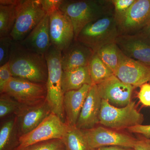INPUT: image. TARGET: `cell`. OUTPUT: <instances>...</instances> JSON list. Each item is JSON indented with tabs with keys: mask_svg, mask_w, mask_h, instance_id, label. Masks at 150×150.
I'll use <instances>...</instances> for the list:
<instances>
[{
	"mask_svg": "<svg viewBox=\"0 0 150 150\" xmlns=\"http://www.w3.org/2000/svg\"><path fill=\"white\" fill-rule=\"evenodd\" d=\"M8 63L14 77L46 84L48 71L44 55L30 51L19 41L13 40Z\"/></svg>",
	"mask_w": 150,
	"mask_h": 150,
	"instance_id": "6da1fadb",
	"label": "cell"
},
{
	"mask_svg": "<svg viewBox=\"0 0 150 150\" xmlns=\"http://www.w3.org/2000/svg\"><path fill=\"white\" fill-rule=\"evenodd\" d=\"M59 9L71 21L74 40L87 25L113 12L111 1L103 0H64Z\"/></svg>",
	"mask_w": 150,
	"mask_h": 150,
	"instance_id": "7a4b0ae2",
	"label": "cell"
},
{
	"mask_svg": "<svg viewBox=\"0 0 150 150\" xmlns=\"http://www.w3.org/2000/svg\"><path fill=\"white\" fill-rule=\"evenodd\" d=\"M48 67V79L46 86V99L51 110L66 122L63 100L64 93L62 87L63 70L62 51L51 46L45 55Z\"/></svg>",
	"mask_w": 150,
	"mask_h": 150,
	"instance_id": "3957f363",
	"label": "cell"
},
{
	"mask_svg": "<svg viewBox=\"0 0 150 150\" xmlns=\"http://www.w3.org/2000/svg\"><path fill=\"white\" fill-rule=\"evenodd\" d=\"M120 35L112 12L87 25L81 30L76 40L96 53L105 45L116 42Z\"/></svg>",
	"mask_w": 150,
	"mask_h": 150,
	"instance_id": "277c9868",
	"label": "cell"
},
{
	"mask_svg": "<svg viewBox=\"0 0 150 150\" xmlns=\"http://www.w3.org/2000/svg\"><path fill=\"white\" fill-rule=\"evenodd\" d=\"M144 120V115L132 100L126 106L117 107L102 99L99 123L103 126L117 131L142 125Z\"/></svg>",
	"mask_w": 150,
	"mask_h": 150,
	"instance_id": "5b68a950",
	"label": "cell"
},
{
	"mask_svg": "<svg viewBox=\"0 0 150 150\" xmlns=\"http://www.w3.org/2000/svg\"><path fill=\"white\" fill-rule=\"evenodd\" d=\"M46 14L39 0H22L19 5L16 21L10 35L13 41L23 40Z\"/></svg>",
	"mask_w": 150,
	"mask_h": 150,
	"instance_id": "8992f818",
	"label": "cell"
},
{
	"mask_svg": "<svg viewBox=\"0 0 150 150\" xmlns=\"http://www.w3.org/2000/svg\"><path fill=\"white\" fill-rule=\"evenodd\" d=\"M68 127L67 122H64L58 115L51 112L35 129L19 137V145L17 148L49 140L62 139Z\"/></svg>",
	"mask_w": 150,
	"mask_h": 150,
	"instance_id": "52a82bcc",
	"label": "cell"
},
{
	"mask_svg": "<svg viewBox=\"0 0 150 150\" xmlns=\"http://www.w3.org/2000/svg\"><path fill=\"white\" fill-rule=\"evenodd\" d=\"M4 93L7 94L21 104L27 105L45 100L47 88L46 84L13 77L7 86Z\"/></svg>",
	"mask_w": 150,
	"mask_h": 150,
	"instance_id": "ba28073f",
	"label": "cell"
},
{
	"mask_svg": "<svg viewBox=\"0 0 150 150\" xmlns=\"http://www.w3.org/2000/svg\"><path fill=\"white\" fill-rule=\"evenodd\" d=\"M82 130L91 150L110 146L134 149L137 141L128 134L103 126Z\"/></svg>",
	"mask_w": 150,
	"mask_h": 150,
	"instance_id": "9c48e42d",
	"label": "cell"
},
{
	"mask_svg": "<svg viewBox=\"0 0 150 150\" xmlns=\"http://www.w3.org/2000/svg\"><path fill=\"white\" fill-rule=\"evenodd\" d=\"M49 32L52 46L61 51L68 48L75 39L71 21L60 9L49 14Z\"/></svg>",
	"mask_w": 150,
	"mask_h": 150,
	"instance_id": "30bf717a",
	"label": "cell"
},
{
	"mask_svg": "<svg viewBox=\"0 0 150 150\" xmlns=\"http://www.w3.org/2000/svg\"><path fill=\"white\" fill-rule=\"evenodd\" d=\"M150 20V0H136L126 14L117 21L120 35L139 32Z\"/></svg>",
	"mask_w": 150,
	"mask_h": 150,
	"instance_id": "8fae6325",
	"label": "cell"
},
{
	"mask_svg": "<svg viewBox=\"0 0 150 150\" xmlns=\"http://www.w3.org/2000/svg\"><path fill=\"white\" fill-rule=\"evenodd\" d=\"M46 99L31 105H21L15 113L19 137L29 133L43 122L51 113Z\"/></svg>",
	"mask_w": 150,
	"mask_h": 150,
	"instance_id": "7c38bea8",
	"label": "cell"
},
{
	"mask_svg": "<svg viewBox=\"0 0 150 150\" xmlns=\"http://www.w3.org/2000/svg\"><path fill=\"white\" fill-rule=\"evenodd\" d=\"M114 75L124 83L134 88L150 81V66L129 58L122 53Z\"/></svg>",
	"mask_w": 150,
	"mask_h": 150,
	"instance_id": "4fadbf2b",
	"label": "cell"
},
{
	"mask_svg": "<svg viewBox=\"0 0 150 150\" xmlns=\"http://www.w3.org/2000/svg\"><path fill=\"white\" fill-rule=\"evenodd\" d=\"M101 98L117 107L126 106L132 101L134 87L124 83L116 76H112L97 85Z\"/></svg>",
	"mask_w": 150,
	"mask_h": 150,
	"instance_id": "5bb4252c",
	"label": "cell"
},
{
	"mask_svg": "<svg viewBox=\"0 0 150 150\" xmlns=\"http://www.w3.org/2000/svg\"><path fill=\"white\" fill-rule=\"evenodd\" d=\"M125 56L150 66V41L139 34L121 35L115 42Z\"/></svg>",
	"mask_w": 150,
	"mask_h": 150,
	"instance_id": "9a60e30c",
	"label": "cell"
},
{
	"mask_svg": "<svg viewBox=\"0 0 150 150\" xmlns=\"http://www.w3.org/2000/svg\"><path fill=\"white\" fill-rule=\"evenodd\" d=\"M102 100L97 86L92 85L82 108L76 127L81 130H87L99 123Z\"/></svg>",
	"mask_w": 150,
	"mask_h": 150,
	"instance_id": "2e32d148",
	"label": "cell"
},
{
	"mask_svg": "<svg viewBox=\"0 0 150 150\" xmlns=\"http://www.w3.org/2000/svg\"><path fill=\"white\" fill-rule=\"evenodd\" d=\"M19 42L30 51L45 56L52 46L49 32V14L46 13L28 35Z\"/></svg>",
	"mask_w": 150,
	"mask_h": 150,
	"instance_id": "e0dca14e",
	"label": "cell"
},
{
	"mask_svg": "<svg viewBox=\"0 0 150 150\" xmlns=\"http://www.w3.org/2000/svg\"><path fill=\"white\" fill-rule=\"evenodd\" d=\"M94 54L90 48L74 40L68 48L62 51L63 71L88 66Z\"/></svg>",
	"mask_w": 150,
	"mask_h": 150,
	"instance_id": "ac0fdd59",
	"label": "cell"
},
{
	"mask_svg": "<svg viewBox=\"0 0 150 150\" xmlns=\"http://www.w3.org/2000/svg\"><path fill=\"white\" fill-rule=\"evenodd\" d=\"M91 86L86 84L79 89L64 93L63 105L66 122L69 125L76 126Z\"/></svg>",
	"mask_w": 150,
	"mask_h": 150,
	"instance_id": "d6986e66",
	"label": "cell"
},
{
	"mask_svg": "<svg viewBox=\"0 0 150 150\" xmlns=\"http://www.w3.org/2000/svg\"><path fill=\"white\" fill-rule=\"evenodd\" d=\"M86 84L92 85V81L88 66L69 71H63L62 87L64 93L76 90Z\"/></svg>",
	"mask_w": 150,
	"mask_h": 150,
	"instance_id": "ffe728a7",
	"label": "cell"
},
{
	"mask_svg": "<svg viewBox=\"0 0 150 150\" xmlns=\"http://www.w3.org/2000/svg\"><path fill=\"white\" fill-rule=\"evenodd\" d=\"M16 115L14 114L3 122L0 128V150H15L19 145Z\"/></svg>",
	"mask_w": 150,
	"mask_h": 150,
	"instance_id": "44dd1931",
	"label": "cell"
},
{
	"mask_svg": "<svg viewBox=\"0 0 150 150\" xmlns=\"http://www.w3.org/2000/svg\"><path fill=\"white\" fill-rule=\"evenodd\" d=\"M66 150H91L82 130L68 124L62 139Z\"/></svg>",
	"mask_w": 150,
	"mask_h": 150,
	"instance_id": "7402d4cb",
	"label": "cell"
},
{
	"mask_svg": "<svg viewBox=\"0 0 150 150\" xmlns=\"http://www.w3.org/2000/svg\"><path fill=\"white\" fill-rule=\"evenodd\" d=\"M19 4H0V38L10 35L16 21Z\"/></svg>",
	"mask_w": 150,
	"mask_h": 150,
	"instance_id": "603a6c76",
	"label": "cell"
},
{
	"mask_svg": "<svg viewBox=\"0 0 150 150\" xmlns=\"http://www.w3.org/2000/svg\"><path fill=\"white\" fill-rule=\"evenodd\" d=\"M96 54L114 75L118 69L122 52L115 42L106 44L99 49Z\"/></svg>",
	"mask_w": 150,
	"mask_h": 150,
	"instance_id": "cb8c5ba5",
	"label": "cell"
},
{
	"mask_svg": "<svg viewBox=\"0 0 150 150\" xmlns=\"http://www.w3.org/2000/svg\"><path fill=\"white\" fill-rule=\"evenodd\" d=\"M88 67L92 85H97L114 75L112 71L105 64L96 53H94L92 57Z\"/></svg>",
	"mask_w": 150,
	"mask_h": 150,
	"instance_id": "d4e9b609",
	"label": "cell"
},
{
	"mask_svg": "<svg viewBox=\"0 0 150 150\" xmlns=\"http://www.w3.org/2000/svg\"><path fill=\"white\" fill-rule=\"evenodd\" d=\"M21 104L7 94H1L0 96V118H5L17 112Z\"/></svg>",
	"mask_w": 150,
	"mask_h": 150,
	"instance_id": "484cf974",
	"label": "cell"
},
{
	"mask_svg": "<svg viewBox=\"0 0 150 150\" xmlns=\"http://www.w3.org/2000/svg\"><path fill=\"white\" fill-rule=\"evenodd\" d=\"M15 150H66L62 139H56L39 142Z\"/></svg>",
	"mask_w": 150,
	"mask_h": 150,
	"instance_id": "4316f807",
	"label": "cell"
},
{
	"mask_svg": "<svg viewBox=\"0 0 150 150\" xmlns=\"http://www.w3.org/2000/svg\"><path fill=\"white\" fill-rule=\"evenodd\" d=\"M136 0H111L116 21L123 18Z\"/></svg>",
	"mask_w": 150,
	"mask_h": 150,
	"instance_id": "83f0119b",
	"label": "cell"
},
{
	"mask_svg": "<svg viewBox=\"0 0 150 150\" xmlns=\"http://www.w3.org/2000/svg\"><path fill=\"white\" fill-rule=\"evenodd\" d=\"M13 42L10 35L0 38V66L8 63Z\"/></svg>",
	"mask_w": 150,
	"mask_h": 150,
	"instance_id": "f1b7e54d",
	"label": "cell"
},
{
	"mask_svg": "<svg viewBox=\"0 0 150 150\" xmlns=\"http://www.w3.org/2000/svg\"><path fill=\"white\" fill-rule=\"evenodd\" d=\"M13 76L9 63L0 66V93H4L6 87Z\"/></svg>",
	"mask_w": 150,
	"mask_h": 150,
	"instance_id": "f546056e",
	"label": "cell"
},
{
	"mask_svg": "<svg viewBox=\"0 0 150 150\" xmlns=\"http://www.w3.org/2000/svg\"><path fill=\"white\" fill-rule=\"evenodd\" d=\"M41 6L46 13L50 14L60 9L64 0H39Z\"/></svg>",
	"mask_w": 150,
	"mask_h": 150,
	"instance_id": "4dcf8cb0",
	"label": "cell"
},
{
	"mask_svg": "<svg viewBox=\"0 0 150 150\" xmlns=\"http://www.w3.org/2000/svg\"><path fill=\"white\" fill-rule=\"evenodd\" d=\"M138 97L143 105L150 107V83H147L140 87Z\"/></svg>",
	"mask_w": 150,
	"mask_h": 150,
	"instance_id": "1f68e13d",
	"label": "cell"
},
{
	"mask_svg": "<svg viewBox=\"0 0 150 150\" xmlns=\"http://www.w3.org/2000/svg\"><path fill=\"white\" fill-rule=\"evenodd\" d=\"M131 133L140 134L141 136L150 139V125H139L128 128Z\"/></svg>",
	"mask_w": 150,
	"mask_h": 150,
	"instance_id": "d6a6232c",
	"label": "cell"
},
{
	"mask_svg": "<svg viewBox=\"0 0 150 150\" xmlns=\"http://www.w3.org/2000/svg\"><path fill=\"white\" fill-rule=\"evenodd\" d=\"M134 150H150V139L142 136L137 139Z\"/></svg>",
	"mask_w": 150,
	"mask_h": 150,
	"instance_id": "836d02e7",
	"label": "cell"
},
{
	"mask_svg": "<svg viewBox=\"0 0 150 150\" xmlns=\"http://www.w3.org/2000/svg\"><path fill=\"white\" fill-rule=\"evenodd\" d=\"M137 33L142 35L150 41V20L146 25Z\"/></svg>",
	"mask_w": 150,
	"mask_h": 150,
	"instance_id": "e575fe53",
	"label": "cell"
},
{
	"mask_svg": "<svg viewBox=\"0 0 150 150\" xmlns=\"http://www.w3.org/2000/svg\"><path fill=\"white\" fill-rule=\"evenodd\" d=\"M91 150H134L132 148L123 147L118 146H110L101 147L92 149Z\"/></svg>",
	"mask_w": 150,
	"mask_h": 150,
	"instance_id": "d590c367",
	"label": "cell"
},
{
	"mask_svg": "<svg viewBox=\"0 0 150 150\" xmlns=\"http://www.w3.org/2000/svg\"><path fill=\"white\" fill-rule=\"evenodd\" d=\"M21 1V0H0V4L18 5Z\"/></svg>",
	"mask_w": 150,
	"mask_h": 150,
	"instance_id": "8d00e7d4",
	"label": "cell"
}]
</instances>
